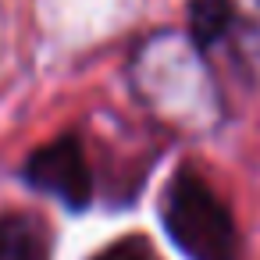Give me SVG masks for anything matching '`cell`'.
<instances>
[{
  "label": "cell",
  "instance_id": "6da1fadb",
  "mask_svg": "<svg viewBox=\"0 0 260 260\" xmlns=\"http://www.w3.org/2000/svg\"><path fill=\"white\" fill-rule=\"evenodd\" d=\"M136 100L164 125L182 132H207L221 118L217 82L207 68V54L175 29L143 36L125 64Z\"/></svg>",
  "mask_w": 260,
  "mask_h": 260
},
{
  "label": "cell",
  "instance_id": "5b68a950",
  "mask_svg": "<svg viewBox=\"0 0 260 260\" xmlns=\"http://www.w3.org/2000/svg\"><path fill=\"white\" fill-rule=\"evenodd\" d=\"M0 260H54L47 221L32 210H0Z\"/></svg>",
  "mask_w": 260,
  "mask_h": 260
},
{
  "label": "cell",
  "instance_id": "3957f363",
  "mask_svg": "<svg viewBox=\"0 0 260 260\" xmlns=\"http://www.w3.org/2000/svg\"><path fill=\"white\" fill-rule=\"evenodd\" d=\"M18 175L29 189L54 200L68 214H82V210L93 207L96 175H93V164H89L86 139L79 132H57L54 139L40 143L22 160Z\"/></svg>",
  "mask_w": 260,
  "mask_h": 260
},
{
  "label": "cell",
  "instance_id": "277c9868",
  "mask_svg": "<svg viewBox=\"0 0 260 260\" xmlns=\"http://www.w3.org/2000/svg\"><path fill=\"white\" fill-rule=\"evenodd\" d=\"M228 18H224V36L221 47L235 72L260 89V0H224Z\"/></svg>",
  "mask_w": 260,
  "mask_h": 260
},
{
  "label": "cell",
  "instance_id": "7a4b0ae2",
  "mask_svg": "<svg viewBox=\"0 0 260 260\" xmlns=\"http://www.w3.org/2000/svg\"><path fill=\"white\" fill-rule=\"evenodd\" d=\"M160 224L185 260H242V235L228 200L196 164H178L157 200Z\"/></svg>",
  "mask_w": 260,
  "mask_h": 260
}]
</instances>
